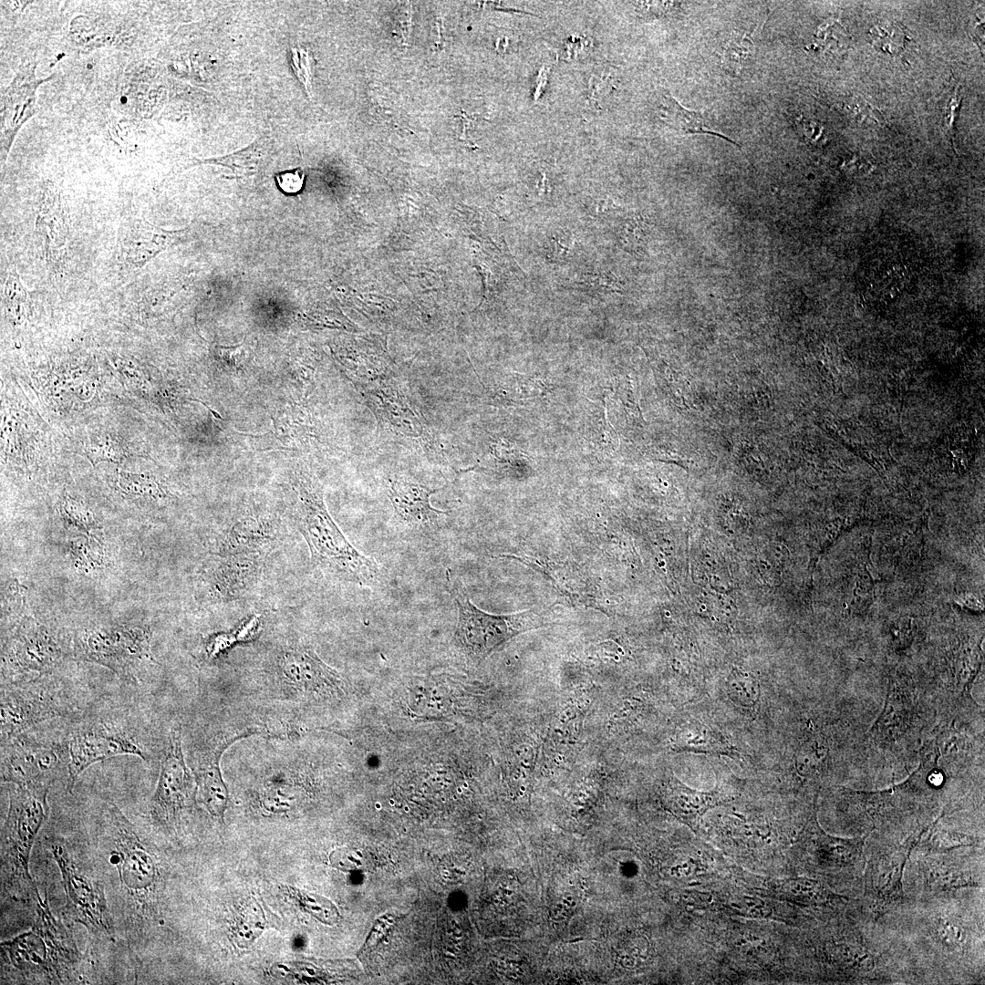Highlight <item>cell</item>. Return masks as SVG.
I'll list each match as a JSON object with an SVG mask.
<instances>
[{
    "mask_svg": "<svg viewBox=\"0 0 985 985\" xmlns=\"http://www.w3.org/2000/svg\"><path fill=\"white\" fill-rule=\"evenodd\" d=\"M587 47L586 40L583 37L568 38L564 46L563 54L565 58H575L585 52Z\"/></svg>",
    "mask_w": 985,
    "mask_h": 985,
    "instance_id": "7bdbcfd3",
    "label": "cell"
},
{
    "mask_svg": "<svg viewBox=\"0 0 985 985\" xmlns=\"http://www.w3.org/2000/svg\"><path fill=\"white\" fill-rule=\"evenodd\" d=\"M51 853L60 871L70 916L93 935L113 940L114 924L103 885L83 872L63 845L53 843Z\"/></svg>",
    "mask_w": 985,
    "mask_h": 985,
    "instance_id": "8992f818",
    "label": "cell"
},
{
    "mask_svg": "<svg viewBox=\"0 0 985 985\" xmlns=\"http://www.w3.org/2000/svg\"><path fill=\"white\" fill-rule=\"evenodd\" d=\"M972 38L978 44L979 47H984V26L981 25L980 20L974 21L971 28Z\"/></svg>",
    "mask_w": 985,
    "mask_h": 985,
    "instance_id": "f6af8a7d",
    "label": "cell"
},
{
    "mask_svg": "<svg viewBox=\"0 0 985 985\" xmlns=\"http://www.w3.org/2000/svg\"><path fill=\"white\" fill-rule=\"evenodd\" d=\"M289 60L292 70L305 89L306 95L312 98V81L314 74V58L309 50L304 47L295 46L289 50Z\"/></svg>",
    "mask_w": 985,
    "mask_h": 985,
    "instance_id": "d6a6232c",
    "label": "cell"
},
{
    "mask_svg": "<svg viewBox=\"0 0 985 985\" xmlns=\"http://www.w3.org/2000/svg\"><path fill=\"white\" fill-rule=\"evenodd\" d=\"M69 553L76 568L85 573L97 571L104 563V552L91 537L70 539Z\"/></svg>",
    "mask_w": 985,
    "mask_h": 985,
    "instance_id": "f1b7e54d",
    "label": "cell"
},
{
    "mask_svg": "<svg viewBox=\"0 0 985 985\" xmlns=\"http://www.w3.org/2000/svg\"><path fill=\"white\" fill-rule=\"evenodd\" d=\"M661 111L666 124L681 135L709 134L740 147L733 140L718 131L704 113L684 108L666 89L661 91Z\"/></svg>",
    "mask_w": 985,
    "mask_h": 985,
    "instance_id": "603a6c76",
    "label": "cell"
},
{
    "mask_svg": "<svg viewBox=\"0 0 985 985\" xmlns=\"http://www.w3.org/2000/svg\"><path fill=\"white\" fill-rule=\"evenodd\" d=\"M1 781L16 785L43 783L58 763L55 748L21 735L2 741Z\"/></svg>",
    "mask_w": 985,
    "mask_h": 985,
    "instance_id": "9a60e30c",
    "label": "cell"
},
{
    "mask_svg": "<svg viewBox=\"0 0 985 985\" xmlns=\"http://www.w3.org/2000/svg\"><path fill=\"white\" fill-rule=\"evenodd\" d=\"M446 586L458 609L453 643L473 663H481L518 635L553 623L545 610L531 608L511 614H492L480 609L449 570Z\"/></svg>",
    "mask_w": 985,
    "mask_h": 985,
    "instance_id": "277c9868",
    "label": "cell"
},
{
    "mask_svg": "<svg viewBox=\"0 0 985 985\" xmlns=\"http://www.w3.org/2000/svg\"><path fill=\"white\" fill-rule=\"evenodd\" d=\"M574 235L564 230H556L549 235L544 247L548 260L562 263L569 258L575 247Z\"/></svg>",
    "mask_w": 985,
    "mask_h": 985,
    "instance_id": "74e56055",
    "label": "cell"
},
{
    "mask_svg": "<svg viewBox=\"0 0 985 985\" xmlns=\"http://www.w3.org/2000/svg\"><path fill=\"white\" fill-rule=\"evenodd\" d=\"M727 687L731 700L740 706L753 709L759 701L758 681L748 673L733 670L728 679Z\"/></svg>",
    "mask_w": 985,
    "mask_h": 985,
    "instance_id": "4dcf8cb0",
    "label": "cell"
},
{
    "mask_svg": "<svg viewBox=\"0 0 985 985\" xmlns=\"http://www.w3.org/2000/svg\"><path fill=\"white\" fill-rule=\"evenodd\" d=\"M961 103V87L958 82L952 80L946 92L942 106V125L944 133L952 144L955 141V128L959 115Z\"/></svg>",
    "mask_w": 985,
    "mask_h": 985,
    "instance_id": "836d02e7",
    "label": "cell"
},
{
    "mask_svg": "<svg viewBox=\"0 0 985 985\" xmlns=\"http://www.w3.org/2000/svg\"><path fill=\"white\" fill-rule=\"evenodd\" d=\"M193 783L195 779L187 768L182 753L181 731L172 729L150 803L151 816L162 823H171L179 817L191 801Z\"/></svg>",
    "mask_w": 985,
    "mask_h": 985,
    "instance_id": "ba28073f",
    "label": "cell"
},
{
    "mask_svg": "<svg viewBox=\"0 0 985 985\" xmlns=\"http://www.w3.org/2000/svg\"><path fill=\"white\" fill-rule=\"evenodd\" d=\"M907 855V847H899L881 855L870 865L867 887L879 901L890 903L901 897V880Z\"/></svg>",
    "mask_w": 985,
    "mask_h": 985,
    "instance_id": "7402d4cb",
    "label": "cell"
},
{
    "mask_svg": "<svg viewBox=\"0 0 985 985\" xmlns=\"http://www.w3.org/2000/svg\"><path fill=\"white\" fill-rule=\"evenodd\" d=\"M119 486L127 494L143 496L150 499H161L166 497V491L152 477L144 474L120 472L119 473Z\"/></svg>",
    "mask_w": 985,
    "mask_h": 985,
    "instance_id": "1f68e13d",
    "label": "cell"
},
{
    "mask_svg": "<svg viewBox=\"0 0 985 985\" xmlns=\"http://www.w3.org/2000/svg\"><path fill=\"white\" fill-rule=\"evenodd\" d=\"M584 283L600 291L619 292L622 289L619 280L608 271L588 273L585 275Z\"/></svg>",
    "mask_w": 985,
    "mask_h": 985,
    "instance_id": "60d3db41",
    "label": "cell"
},
{
    "mask_svg": "<svg viewBox=\"0 0 985 985\" xmlns=\"http://www.w3.org/2000/svg\"><path fill=\"white\" fill-rule=\"evenodd\" d=\"M60 512L68 525L87 534L98 527L91 511L84 503L71 497L63 500Z\"/></svg>",
    "mask_w": 985,
    "mask_h": 985,
    "instance_id": "e575fe53",
    "label": "cell"
},
{
    "mask_svg": "<svg viewBox=\"0 0 985 985\" xmlns=\"http://www.w3.org/2000/svg\"><path fill=\"white\" fill-rule=\"evenodd\" d=\"M56 706L40 692L14 688L2 690V741L21 735L33 725L56 714Z\"/></svg>",
    "mask_w": 985,
    "mask_h": 985,
    "instance_id": "ac0fdd59",
    "label": "cell"
},
{
    "mask_svg": "<svg viewBox=\"0 0 985 985\" xmlns=\"http://www.w3.org/2000/svg\"><path fill=\"white\" fill-rule=\"evenodd\" d=\"M284 890L297 906L322 923L332 925L338 920V911L330 900L293 886H285Z\"/></svg>",
    "mask_w": 985,
    "mask_h": 985,
    "instance_id": "83f0119b",
    "label": "cell"
},
{
    "mask_svg": "<svg viewBox=\"0 0 985 985\" xmlns=\"http://www.w3.org/2000/svg\"><path fill=\"white\" fill-rule=\"evenodd\" d=\"M397 918L391 915L381 917L373 926L363 948L358 953L361 960H366L370 952L376 948L382 936L392 927Z\"/></svg>",
    "mask_w": 985,
    "mask_h": 985,
    "instance_id": "ab89813d",
    "label": "cell"
},
{
    "mask_svg": "<svg viewBox=\"0 0 985 985\" xmlns=\"http://www.w3.org/2000/svg\"><path fill=\"white\" fill-rule=\"evenodd\" d=\"M149 630L141 627H98L85 630L78 638L76 653L82 659L133 678L140 665L152 660Z\"/></svg>",
    "mask_w": 985,
    "mask_h": 985,
    "instance_id": "52a82bcc",
    "label": "cell"
},
{
    "mask_svg": "<svg viewBox=\"0 0 985 985\" xmlns=\"http://www.w3.org/2000/svg\"><path fill=\"white\" fill-rule=\"evenodd\" d=\"M266 926L264 910L256 898L251 897L242 907L233 928V938L240 948H248L263 933Z\"/></svg>",
    "mask_w": 985,
    "mask_h": 985,
    "instance_id": "484cf974",
    "label": "cell"
},
{
    "mask_svg": "<svg viewBox=\"0 0 985 985\" xmlns=\"http://www.w3.org/2000/svg\"><path fill=\"white\" fill-rule=\"evenodd\" d=\"M181 234V231L161 229L143 218H123L117 233V260L126 270L135 272L175 244Z\"/></svg>",
    "mask_w": 985,
    "mask_h": 985,
    "instance_id": "5bb4252c",
    "label": "cell"
},
{
    "mask_svg": "<svg viewBox=\"0 0 985 985\" xmlns=\"http://www.w3.org/2000/svg\"><path fill=\"white\" fill-rule=\"evenodd\" d=\"M259 626L260 619L257 617H254L241 626L237 631L232 634H223L214 637L206 648L208 657L214 658L236 641H246L252 638L258 631Z\"/></svg>",
    "mask_w": 985,
    "mask_h": 985,
    "instance_id": "d590c367",
    "label": "cell"
},
{
    "mask_svg": "<svg viewBox=\"0 0 985 985\" xmlns=\"http://www.w3.org/2000/svg\"><path fill=\"white\" fill-rule=\"evenodd\" d=\"M69 230V218L60 188L47 181L42 187L35 233L41 255L55 261L64 248Z\"/></svg>",
    "mask_w": 985,
    "mask_h": 985,
    "instance_id": "d6986e66",
    "label": "cell"
},
{
    "mask_svg": "<svg viewBox=\"0 0 985 985\" xmlns=\"http://www.w3.org/2000/svg\"><path fill=\"white\" fill-rule=\"evenodd\" d=\"M869 36L874 47L889 55L901 53L907 40L903 26L896 21H886L875 25L870 29Z\"/></svg>",
    "mask_w": 985,
    "mask_h": 985,
    "instance_id": "f546056e",
    "label": "cell"
},
{
    "mask_svg": "<svg viewBox=\"0 0 985 985\" xmlns=\"http://www.w3.org/2000/svg\"><path fill=\"white\" fill-rule=\"evenodd\" d=\"M111 850L122 889L137 907L143 908L155 892L159 867L150 846L119 808L110 803L107 811Z\"/></svg>",
    "mask_w": 985,
    "mask_h": 985,
    "instance_id": "5b68a950",
    "label": "cell"
},
{
    "mask_svg": "<svg viewBox=\"0 0 985 985\" xmlns=\"http://www.w3.org/2000/svg\"><path fill=\"white\" fill-rule=\"evenodd\" d=\"M67 789L71 791L78 776L90 765L118 755L146 759L143 750L126 733L103 724L78 728L68 741Z\"/></svg>",
    "mask_w": 985,
    "mask_h": 985,
    "instance_id": "30bf717a",
    "label": "cell"
},
{
    "mask_svg": "<svg viewBox=\"0 0 985 985\" xmlns=\"http://www.w3.org/2000/svg\"><path fill=\"white\" fill-rule=\"evenodd\" d=\"M282 536L280 522L269 514L246 515L224 530L214 553L269 555Z\"/></svg>",
    "mask_w": 985,
    "mask_h": 985,
    "instance_id": "e0dca14e",
    "label": "cell"
},
{
    "mask_svg": "<svg viewBox=\"0 0 985 985\" xmlns=\"http://www.w3.org/2000/svg\"><path fill=\"white\" fill-rule=\"evenodd\" d=\"M293 515L306 542L312 562L334 577L358 586H370L380 576L377 562L359 552L329 514L318 479L308 470L296 471L291 480Z\"/></svg>",
    "mask_w": 985,
    "mask_h": 985,
    "instance_id": "6da1fadb",
    "label": "cell"
},
{
    "mask_svg": "<svg viewBox=\"0 0 985 985\" xmlns=\"http://www.w3.org/2000/svg\"><path fill=\"white\" fill-rule=\"evenodd\" d=\"M253 733L254 731L246 730L219 741L213 750L202 756L194 770L199 800L214 817L223 818L229 797L220 768L223 752L237 740Z\"/></svg>",
    "mask_w": 985,
    "mask_h": 985,
    "instance_id": "ffe728a7",
    "label": "cell"
},
{
    "mask_svg": "<svg viewBox=\"0 0 985 985\" xmlns=\"http://www.w3.org/2000/svg\"><path fill=\"white\" fill-rule=\"evenodd\" d=\"M612 87V78L607 72L602 71L592 75L589 81V96L594 100L601 99L607 95Z\"/></svg>",
    "mask_w": 985,
    "mask_h": 985,
    "instance_id": "b9f144b4",
    "label": "cell"
},
{
    "mask_svg": "<svg viewBox=\"0 0 985 985\" xmlns=\"http://www.w3.org/2000/svg\"><path fill=\"white\" fill-rule=\"evenodd\" d=\"M36 61L22 64L9 85L1 94L0 102V162L6 163L15 139L36 112V90L49 81L53 75L37 78Z\"/></svg>",
    "mask_w": 985,
    "mask_h": 985,
    "instance_id": "8fae6325",
    "label": "cell"
},
{
    "mask_svg": "<svg viewBox=\"0 0 985 985\" xmlns=\"http://www.w3.org/2000/svg\"><path fill=\"white\" fill-rule=\"evenodd\" d=\"M36 905L32 928L1 943L2 967L32 982H77L82 957L74 938L53 916L47 896Z\"/></svg>",
    "mask_w": 985,
    "mask_h": 985,
    "instance_id": "7a4b0ae2",
    "label": "cell"
},
{
    "mask_svg": "<svg viewBox=\"0 0 985 985\" xmlns=\"http://www.w3.org/2000/svg\"><path fill=\"white\" fill-rule=\"evenodd\" d=\"M278 189L285 194H297L305 185L306 173L302 168L285 170L275 174Z\"/></svg>",
    "mask_w": 985,
    "mask_h": 985,
    "instance_id": "f35d334b",
    "label": "cell"
},
{
    "mask_svg": "<svg viewBox=\"0 0 985 985\" xmlns=\"http://www.w3.org/2000/svg\"><path fill=\"white\" fill-rule=\"evenodd\" d=\"M263 155V141L257 140L250 145L223 156L194 159L192 166L217 165L227 168L236 177L249 176L254 173Z\"/></svg>",
    "mask_w": 985,
    "mask_h": 985,
    "instance_id": "d4e9b609",
    "label": "cell"
},
{
    "mask_svg": "<svg viewBox=\"0 0 985 985\" xmlns=\"http://www.w3.org/2000/svg\"><path fill=\"white\" fill-rule=\"evenodd\" d=\"M606 415V410L601 413H599L598 410V415H596L595 418L590 420L588 425V439L591 442L595 443L598 449L607 452V450L611 451L616 449L617 443L615 431L609 425Z\"/></svg>",
    "mask_w": 985,
    "mask_h": 985,
    "instance_id": "8d00e7d4",
    "label": "cell"
},
{
    "mask_svg": "<svg viewBox=\"0 0 985 985\" xmlns=\"http://www.w3.org/2000/svg\"><path fill=\"white\" fill-rule=\"evenodd\" d=\"M676 747L679 751L693 752L729 755L735 753L734 749L719 731L698 721H690L681 726Z\"/></svg>",
    "mask_w": 985,
    "mask_h": 985,
    "instance_id": "cb8c5ba5",
    "label": "cell"
},
{
    "mask_svg": "<svg viewBox=\"0 0 985 985\" xmlns=\"http://www.w3.org/2000/svg\"><path fill=\"white\" fill-rule=\"evenodd\" d=\"M372 384L364 388L363 395L378 422L399 435L423 442L426 452H439L429 426L401 389L388 378Z\"/></svg>",
    "mask_w": 985,
    "mask_h": 985,
    "instance_id": "9c48e42d",
    "label": "cell"
},
{
    "mask_svg": "<svg viewBox=\"0 0 985 985\" xmlns=\"http://www.w3.org/2000/svg\"><path fill=\"white\" fill-rule=\"evenodd\" d=\"M437 491L400 477L389 482V498L401 521L411 526L421 527L448 513L430 504V496Z\"/></svg>",
    "mask_w": 985,
    "mask_h": 985,
    "instance_id": "44dd1931",
    "label": "cell"
},
{
    "mask_svg": "<svg viewBox=\"0 0 985 985\" xmlns=\"http://www.w3.org/2000/svg\"><path fill=\"white\" fill-rule=\"evenodd\" d=\"M2 299L5 315L10 322L20 324L26 318L29 296L15 267L8 271L3 287Z\"/></svg>",
    "mask_w": 985,
    "mask_h": 985,
    "instance_id": "4316f807",
    "label": "cell"
},
{
    "mask_svg": "<svg viewBox=\"0 0 985 985\" xmlns=\"http://www.w3.org/2000/svg\"><path fill=\"white\" fill-rule=\"evenodd\" d=\"M60 657V648L48 631L27 619L5 643L2 669L10 677L42 674L53 669Z\"/></svg>",
    "mask_w": 985,
    "mask_h": 985,
    "instance_id": "7c38bea8",
    "label": "cell"
},
{
    "mask_svg": "<svg viewBox=\"0 0 985 985\" xmlns=\"http://www.w3.org/2000/svg\"><path fill=\"white\" fill-rule=\"evenodd\" d=\"M14 785L1 832L2 886L14 898L36 902L40 894L29 872V859L48 816V790L45 783Z\"/></svg>",
    "mask_w": 985,
    "mask_h": 985,
    "instance_id": "3957f363",
    "label": "cell"
},
{
    "mask_svg": "<svg viewBox=\"0 0 985 985\" xmlns=\"http://www.w3.org/2000/svg\"><path fill=\"white\" fill-rule=\"evenodd\" d=\"M283 676L299 690L321 697L341 695L342 676L326 664L311 648H296L283 652L279 659Z\"/></svg>",
    "mask_w": 985,
    "mask_h": 985,
    "instance_id": "2e32d148",
    "label": "cell"
},
{
    "mask_svg": "<svg viewBox=\"0 0 985 985\" xmlns=\"http://www.w3.org/2000/svg\"><path fill=\"white\" fill-rule=\"evenodd\" d=\"M267 555L213 553L205 564L202 580L212 598L221 601L241 597L260 581Z\"/></svg>",
    "mask_w": 985,
    "mask_h": 985,
    "instance_id": "4fadbf2b",
    "label": "cell"
},
{
    "mask_svg": "<svg viewBox=\"0 0 985 985\" xmlns=\"http://www.w3.org/2000/svg\"><path fill=\"white\" fill-rule=\"evenodd\" d=\"M549 70H550V68L548 67H545V66H543L539 70V73H538V76H537V78H536V81H535V88H534V101L539 99L542 93L545 89V87H546V84H547V79H548V75H549Z\"/></svg>",
    "mask_w": 985,
    "mask_h": 985,
    "instance_id": "ee69618b",
    "label": "cell"
}]
</instances>
